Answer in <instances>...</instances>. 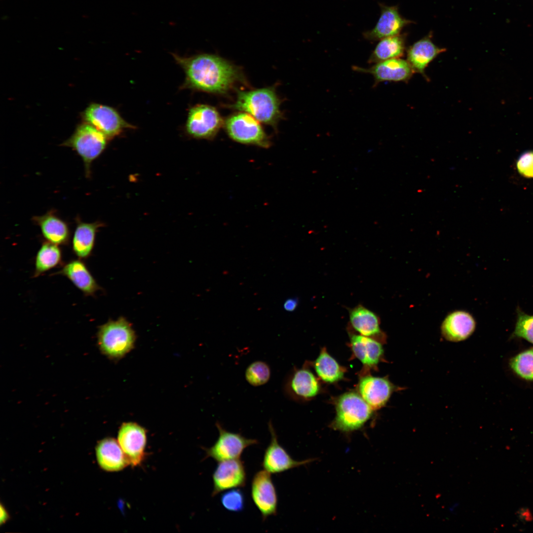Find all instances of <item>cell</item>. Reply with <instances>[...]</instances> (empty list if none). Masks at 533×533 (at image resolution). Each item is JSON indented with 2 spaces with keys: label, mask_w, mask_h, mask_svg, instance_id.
<instances>
[{
  "label": "cell",
  "mask_w": 533,
  "mask_h": 533,
  "mask_svg": "<svg viewBox=\"0 0 533 533\" xmlns=\"http://www.w3.org/2000/svg\"><path fill=\"white\" fill-rule=\"evenodd\" d=\"M54 274L66 277L85 296H94L101 289L85 264L78 258L64 265Z\"/></svg>",
  "instance_id": "cell-16"
},
{
  "label": "cell",
  "mask_w": 533,
  "mask_h": 533,
  "mask_svg": "<svg viewBox=\"0 0 533 533\" xmlns=\"http://www.w3.org/2000/svg\"><path fill=\"white\" fill-rule=\"evenodd\" d=\"M213 496L224 491L244 487L246 473L243 462L239 458L218 462L213 474Z\"/></svg>",
  "instance_id": "cell-14"
},
{
  "label": "cell",
  "mask_w": 533,
  "mask_h": 533,
  "mask_svg": "<svg viewBox=\"0 0 533 533\" xmlns=\"http://www.w3.org/2000/svg\"><path fill=\"white\" fill-rule=\"evenodd\" d=\"M372 409L357 393H345L337 402V415L331 426L333 429L343 432L357 430L370 419Z\"/></svg>",
  "instance_id": "cell-5"
},
{
  "label": "cell",
  "mask_w": 533,
  "mask_h": 533,
  "mask_svg": "<svg viewBox=\"0 0 533 533\" xmlns=\"http://www.w3.org/2000/svg\"><path fill=\"white\" fill-rule=\"evenodd\" d=\"M351 344L355 356L363 364L369 366L377 364L383 352L380 343L363 335H352Z\"/></svg>",
  "instance_id": "cell-25"
},
{
  "label": "cell",
  "mask_w": 533,
  "mask_h": 533,
  "mask_svg": "<svg viewBox=\"0 0 533 533\" xmlns=\"http://www.w3.org/2000/svg\"><path fill=\"white\" fill-rule=\"evenodd\" d=\"M268 429L271 439L265 450L262 465L264 469L270 474L285 472L292 468L305 465L312 461L308 459L302 461L294 460L279 444L275 431L270 421Z\"/></svg>",
  "instance_id": "cell-13"
},
{
  "label": "cell",
  "mask_w": 533,
  "mask_h": 533,
  "mask_svg": "<svg viewBox=\"0 0 533 533\" xmlns=\"http://www.w3.org/2000/svg\"><path fill=\"white\" fill-rule=\"evenodd\" d=\"M475 327V320L469 313L456 311L444 319L441 332L447 340L457 342L467 339L474 332Z\"/></svg>",
  "instance_id": "cell-19"
},
{
  "label": "cell",
  "mask_w": 533,
  "mask_h": 533,
  "mask_svg": "<svg viewBox=\"0 0 533 533\" xmlns=\"http://www.w3.org/2000/svg\"><path fill=\"white\" fill-rule=\"evenodd\" d=\"M359 391L369 406L373 409H377L387 402L393 391V386L386 379L367 376L360 381Z\"/></svg>",
  "instance_id": "cell-20"
},
{
  "label": "cell",
  "mask_w": 533,
  "mask_h": 533,
  "mask_svg": "<svg viewBox=\"0 0 533 533\" xmlns=\"http://www.w3.org/2000/svg\"><path fill=\"white\" fill-rule=\"evenodd\" d=\"M519 173L523 177L533 178V151H527L522 153L517 161Z\"/></svg>",
  "instance_id": "cell-33"
},
{
  "label": "cell",
  "mask_w": 533,
  "mask_h": 533,
  "mask_svg": "<svg viewBox=\"0 0 533 533\" xmlns=\"http://www.w3.org/2000/svg\"><path fill=\"white\" fill-rule=\"evenodd\" d=\"M108 139L96 128L84 122L62 145L72 148L79 155L83 162L86 177L89 178L92 163L103 152Z\"/></svg>",
  "instance_id": "cell-3"
},
{
  "label": "cell",
  "mask_w": 533,
  "mask_h": 533,
  "mask_svg": "<svg viewBox=\"0 0 533 533\" xmlns=\"http://www.w3.org/2000/svg\"><path fill=\"white\" fill-rule=\"evenodd\" d=\"M406 36L398 35L380 40L371 53L369 63H377L382 61L402 57L406 49Z\"/></svg>",
  "instance_id": "cell-26"
},
{
  "label": "cell",
  "mask_w": 533,
  "mask_h": 533,
  "mask_svg": "<svg viewBox=\"0 0 533 533\" xmlns=\"http://www.w3.org/2000/svg\"><path fill=\"white\" fill-rule=\"evenodd\" d=\"M280 104L274 89L267 87L238 91L231 107L249 114L259 122L275 126L281 117Z\"/></svg>",
  "instance_id": "cell-2"
},
{
  "label": "cell",
  "mask_w": 533,
  "mask_h": 533,
  "mask_svg": "<svg viewBox=\"0 0 533 533\" xmlns=\"http://www.w3.org/2000/svg\"><path fill=\"white\" fill-rule=\"evenodd\" d=\"M251 493L252 500L264 520L276 515L278 498L270 473L264 470L254 475L251 483Z\"/></svg>",
  "instance_id": "cell-10"
},
{
  "label": "cell",
  "mask_w": 533,
  "mask_h": 533,
  "mask_svg": "<svg viewBox=\"0 0 533 533\" xmlns=\"http://www.w3.org/2000/svg\"><path fill=\"white\" fill-rule=\"evenodd\" d=\"M100 466L108 471H118L129 465L118 441L107 438L99 442L96 448Z\"/></svg>",
  "instance_id": "cell-21"
},
{
  "label": "cell",
  "mask_w": 533,
  "mask_h": 533,
  "mask_svg": "<svg viewBox=\"0 0 533 533\" xmlns=\"http://www.w3.org/2000/svg\"><path fill=\"white\" fill-rule=\"evenodd\" d=\"M355 71L373 76L374 86L384 81L407 82L415 73L407 60L400 58L382 61L368 68L354 66Z\"/></svg>",
  "instance_id": "cell-12"
},
{
  "label": "cell",
  "mask_w": 533,
  "mask_h": 533,
  "mask_svg": "<svg viewBox=\"0 0 533 533\" xmlns=\"http://www.w3.org/2000/svg\"><path fill=\"white\" fill-rule=\"evenodd\" d=\"M171 54L185 74L181 89L225 94L244 79L239 68L216 55L203 53L184 57Z\"/></svg>",
  "instance_id": "cell-1"
},
{
  "label": "cell",
  "mask_w": 533,
  "mask_h": 533,
  "mask_svg": "<svg viewBox=\"0 0 533 533\" xmlns=\"http://www.w3.org/2000/svg\"><path fill=\"white\" fill-rule=\"evenodd\" d=\"M7 519V514L4 509H3L2 507L0 509V522L1 523L5 521Z\"/></svg>",
  "instance_id": "cell-36"
},
{
  "label": "cell",
  "mask_w": 533,
  "mask_h": 533,
  "mask_svg": "<svg viewBox=\"0 0 533 533\" xmlns=\"http://www.w3.org/2000/svg\"><path fill=\"white\" fill-rule=\"evenodd\" d=\"M224 124L215 108L206 104H197L189 110L185 127L186 133L192 138L211 139Z\"/></svg>",
  "instance_id": "cell-7"
},
{
  "label": "cell",
  "mask_w": 533,
  "mask_h": 533,
  "mask_svg": "<svg viewBox=\"0 0 533 533\" xmlns=\"http://www.w3.org/2000/svg\"><path fill=\"white\" fill-rule=\"evenodd\" d=\"M129 464H141L145 456L147 435L145 429L135 423L122 424L118 434V440Z\"/></svg>",
  "instance_id": "cell-11"
},
{
  "label": "cell",
  "mask_w": 533,
  "mask_h": 533,
  "mask_svg": "<svg viewBox=\"0 0 533 533\" xmlns=\"http://www.w3.org/2000/svg\"><path fill=\"white\" fill-rule=\"evenodd\" d=\"M270 369L268 365L263 361H256L246 368L245 377L247 382L252 386H259L267 383L270 377Z\"/></svg>",
  "instance_id": "cell-30"
},
{
  "label": "cell",
  "mask_w": 533,
  "mask_h": 533,
  "mask_svg": "<svg viewBox=\"0 0 533 533\" xmlns=\"http://www.w3.org/2000/svg\"><path fill=\"white\" fill-rule=\"evenodd\" d=\"M380 5V17L372 29L363 33L366 39L375 41L399 35L403 28L412 22L400 15L397 6Z\"/></svg>",
  "instance_id": "cell-15"
},
{
  "label": "cell",
  "mask_w": 533,
  "mask_h": 533,
  "mask_svg": "<svg viewBox=\"0 0 533 533\" xmlns=\"http://www.w3.org/2000/svg\"><path fill=\"white\" fill-rule=\"evenodd\" d=\"M517 319L513 338L523 339L533 344V315L518 310Z\"/></svg>",
  "instance_id": "cell-31"
},
{
  "label": "cell",
  "mask_w": 533,
  "mask_h": 533,
  "mask_svg": "<svg viewBox=\"0 0 533 533\" xmlns=\"http://www.w3.org/2000/svg\"><path fill=\"white\" fill-rule=\"evenodd\" d=\"M299 304V300L297 298H291L286 300L284 304V309L288 312L294 311Z\"/></svg>",
  "instance_id": "cell-35"
},
{
  "label": "cell",
  "mask_w": 533,
  "mask_h": 533,
  "mask_svg": "<svg viewBox=\"0 0 533 533\" xmlns=\"http://www.w3.org/2000/svg\"><path fill=\"white\" fill-rule=\"evenodd\" d=\"M431 37L430 34L418 40L407 51V60L414 72L419 73L425 77L426 67L438 55L446 50L435 45Z\"/></svg>",
  "instance_id": "cell-17"
},
{
  "label": "cell",
  "mask_w": 533,
  "mask_h": 533,
  "mask_svg": "<svg viewBox=\"0 0 533 533\" xmlns=\"http://www.w3.org/2000/svg\"><path fill=\"white\" fill-rule=\"evenodd\" d=\"M99 222L85 223L76 219V227L72 238V250L81 260L86 259L92 252L96 233L102 226Z\"/></svg>",
  "instance_id": "cell-22"
},
{
  "label": "cell",
  "mask_w": 533,
  "mask_h": 533,
  "mask_svg": "<svg viewBox=\"0 0 533 533\" xmlns=\"http://www.w3.org/2000/svg\"><path fill=\"white\" fill-rule=\"evenodd\" d=\"M517 515L522 522H530L533 521V514L531 510L527 507H522L519 509Z\"/></svg>",
  "instance_id": "cell-34"
},
{
  "label": "cell",
  "mask_w": 533,
  "mask_h": 533,
  "mask_svg": "<svg viewBox=\"0 0 533 533\" xmlns=\"http://www.w3.org/2000/svg\"><path fill=\"white\" fill-rule=\"evenodd\" d=\"M318 376L326 382L332 383L342 379L344 372L338 362L323 348L315 363Z\"/></svg>",
  "instance_id": "cell-28"
},
{
  "label": "cell",
  "mask_w": 533,
  "mask_h": 533,
  "mask_svg": "<svg viewBox=\"0 0 533 533\" xmlns=\"http://www.w3.org/2000/svg\"><path fill=\"white\" fill-rule=\"evenodd\" d=\"M216 426L219 436L212 446L204 449L206 458H212L218 462L239 459L246 448L258 443L256 439H248L240 433L227 430L218 422Z\"/></svg>",
  "instance_id": "cell-9"
},
{
  "label": "cell",
  "mask_w": 533,
  "mask_h": 533,
  "mask_svg": "<svg viewBox=\"0 0 533 533\" xmlns=\"http://www.w3.org/2000/svg\"><path fill=\"white\" fill-rule=\"evenodd\" d=\"M98 336L102 350L113 358L121 357L128 352L133 347L136 339L131 324L123 317L101 326Z\"/></svg>",
  "instance_id": "cell-4"
},
{
  "label": "cell",
  "mask_w": 533,
  "mask_h": 533,
  "mask_svg": "<svg viewBox=\"0 0 533 533\" xmlns=\"http://www.w3.org/2000/svg\"><path fill=\"white\" fill-rule=\"evenodd\" d=\"M224 125L229 137L237 142L265 148L270 145L259 121L249 114L242 112L233 114L226 120Z\"/></svg>",
  "instance_id": "cell-6"
},
{
  "label": "cell",
  "mask_w": 533,
  "mask_h": 533,
  "mask_svg": "<svg viewBox=\"0 0 533 533\" xmlns=\"http://www.w3.org/2000/svg\"><path fill=\"white\" fill-rule=\"evenodd\" d=\"M223 506L227 510L239 512L244 507V497L239 489H230L224 493L221 498Z\"/></svg>",
  "instance_id": "cell-32"
},
{
  "label": "cell",
  "mask_w": 533,
  "mask_h": 533,
  "mask_svg": "<svg viewBox=\"0 0 533 533\" xmlns=\"http://www.w3.org/2000/svg\"><path fill=\"white\" fill-rule=\"evenodd\" d=\"M285 389L294 395L304 398L315 396L319 390L317 380L309 371L302 369L296 371L286 383Z\"/></svg>",
  "instance_id": "cell-23"
},
{
  "label": "cell",
  "mask_w": 533,
  "mask_h": 533,
  "mask_svg": "<svg viewBox=\"0 0 533 533\" xmlns=\"http://www.w3.org/2000/svg\"><path fill=\"white\" fill-rule=\"evenodd\" d=\"M514 373L526 381H533V347L522 351L509 360Z\"/></svg>",
  "instance_id": "cell-29"
},
{
  "label": "cell",
  "mask_w": 533,
  "mask_h": 533,
  "mask_svg": "<svg viewBox=\"0 0 533 533\" xmlns=\"http://www.w3.org/2000/svg\"><path fill=\"white\" fill-rule=\"evenodd\" d=\"M349 316L351 325L361 335L370 337L381 333L378 316L362 305L350 309Z\"/></svg>",
  "instance_id": "cell-24"
},
{
  "label": "cell",
  "mask_w": 533,
  "mask_h": 533,
  "mask_svg": "<svg viewBox=\"0 0 533 533\" xmlns=\"http://www.w3.org/2000/svg\"><path fill=\"white\" fill-rule=\"evenodd\" d=\"M62 251L59 245L48 241L42 243L35 259L33 277H37L61 264Z\"/></svg>",
  "instance_id": "cell-27"
},
{
  "label": "cell",
  "mask_w": 533,
  "mask_h": 533,
  "mask_svg": "<svg viewBox=\"0 0 533 533\" xmlns=\"http://www.w3.org/2000/svg\"><path fill=\"white\" fill-rule=\"evenodd\" d=\"M33 222L38 226L45 240L57 245H68L70 231L67 223L52 210L41 216L32 218Z\"/></svg>",
  "instance_id": "cell-18"
},
{
  "label": "cell",
  "mask_w": 533,
  "mask_h": 533,
  "mask_svg": "<svg viewBox=\"0 0 533 533\" xmlns=\"http://www.w3.org/2000/svg\"><path fill=\"white\" fill-rule=\"evenodd\" d=\"M82 115L84 122L96 128L108 139L118 136L125 129L136 128L125 121L117 110L107 105L91 104Z\"/></svg>",
  "instance_id": "cell-8"
}]
</instances>
